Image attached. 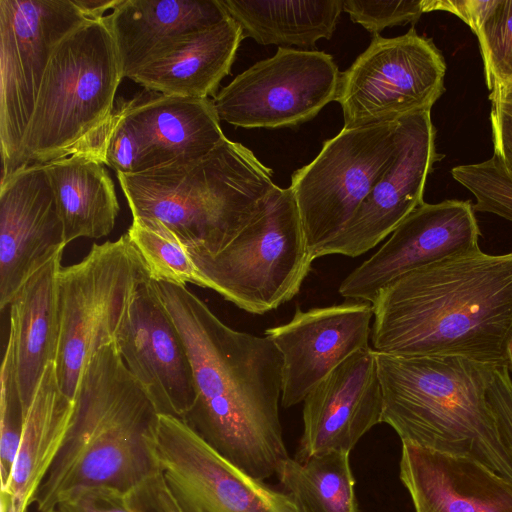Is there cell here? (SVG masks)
<instances>
[{"mask_svg":"<svg viewBox=\"0 0 512 512\" xmlns=\"http://www.w3.org/2000/svg\"><path fill=\"white\" fill-rule=\"evenodd\" d=\"M51 512H56V511H51Z\"/></svg>","mask_w":512,"mask_h":512,"instance_id":"obj_43","label":"cell"},{"mask_svg":"<svg viewBox=\"0 0 512 512\" xmlns=\"http://www.w3.org/2000/svg\"><path fill=\"white\" fill-rule=\"evenodd\" d=\"M0 381V482L3 491L12 474L26 416L9 338L1 364Z\"/></svg>","mask_w":512,"mask_h":512,"instance_id":"obj_32","label":"cell"},{"mask_svg":"<svg viewBox=\"0 0 512 512\" xmlns=\"http://www.w3.org/2000/svg\"><path fill=\"white\" fill-rule=\"evenodd\" d=\"M132 512H183L158 469L125 493Z\"/></svg>","mask_w":512,"mask_h":512,"instance_id":"obj_35","label":"cell"},{"mask_svg":"<svg viewBox=\"0 0 512 512\" xmlns=\"http://www.w3.org/2000/svg\"><path fill=\"white\" fill-rule=\"evenodd\" d=\"M56 512H132L125 493L107 486L85 487L73 491L56 505Z\"/></svg>","mask_w":512,"mask_h":512,"instance_id":"obj_36","label":"cell"},{"mask_svg":"<svg viewBox=\"0 0 512 512\" xmlns=\"http://www.w3.org/2000/svg\"><path fill=\"white\" fill-rule=\"evenodd\" d=\"M373 305L366 301L297 307L291 320L268 328L282 357L281 405L303 402L334 368L360 349L370 347Z\"/></svg>","mask_w":512,"mask_h":512,"instance_id":"obj_17","label":"cell"},{"mask_svg":"<svg viewBox=\"0 0 512 512\" xmlns=\"http://www.w3.org/2000/svg\"><path fill=\"white\" fill-rule=\"evenodd\" d=\"M64 250L54 255L18 290L10 303L12 343L26 412L58 344V275Z\"/></svg>","mask_w":512,"mask_h":512,"instance_id":"obj_25","label":"cell"},{"mask_svg":"<svg viewBox=\"0 0 512 512\" xmlns=\"http://www.w3.org/2000/svg\"><path fill=\"white\" fill-rule=\"evenodd\" d=\"M276 475L301 512H357L349 452L288 457Z\"/></svg>","mask_w":512,"mask_h":512,"instance_id":"obj_28","label":"cell"},{"mask_svg":"<svg viewBox=\"0 0 512 512\" xmlns=\"http://www.w3.org/2000/svg\"><path fill=\"white\" fill-rule=\"evenodd\" d=\"M489 98L492 105L497 106L504 113L512 117V82L490 92Z\"/></svg>","mask_w":512,"mask_h":512,"instance_id":"obj_41","label":"cell"},{"mask_svg":"<svg viewBox=\"0 0 512 512\" xmlns=\"http://www.w3.org/2000/svg\"><path fill=\"white\" fill-rule=\"evenodd\" d=\"M400 479L415 512H512V482L468 457L402 443Z\"/></svg>","mask_w":512,"mask_h":512,"instance_id":"obj_20","label":"cell"},{"mask_svg":"<svg viewBox=\"0 0 512 512\" xmlns=\"http://www.w3.org/2000/svg\"><path fill=\"white\" fill-rule=\"evenodd\" d=\"M67 245L43 164L20 168L0 183V308Z\"/></svg>","mask_w":512,"mask_h":512,"instance_id":"obj_18","label":"cell"},{"mask_svg":"<svg viewBox=\"0 0 512 512\" xmlns=\"http://www.w3.org/2000/svg\"><path fill=\"white\" fill-rule=\"evenodd\" d=\"M122 79L103 18L68 33L45 71L24 136L21 168L82 152L110 119Z\"/></svg>","mask_w":512,"mask_h":512,"instance_id":"obj_6","label":"cell"},{"mask_svg":"<svg viewBox=\"0 0 512 512\" xmlns=\"http://www.w3.org/2000/svg\"><path fill=\"white\" fill-rule=\"evenodd\" d=\"M398 132L392 163L344 229L315 253V259L326 255L357 257L368 252L424 203L427 177L443 157L436 152L431 110L401 118Z\"/></svg>","mask_w":512,"mask_h":512,"instance_id":"obj_14","label":"cell"},{"mask_svg":"<svg viewBox=\"0 0 512 512\" xmlns=\"http://www.w3.org/2000/svg\"><path fill=\"white\" fill-rule=\"evenodd\" d=\"M126 234L139 252L151 280L202 287V277L187 247L168 230L149 221L133 219Z\"/></svg>","mask_w":512,"mask_h":512,"instance_id":"obj_29","label":"cell"},{"mask_svg":"<svg viewBox=\"0 0 512 512\" xmlns=\"http://www.w3.org/2000/svg\"><path fill=\"white\" fill-rule=\"evenodd\" d=\"M43 166L59 207L66 243L110 234L120 207L104 164L85 153H76Z\"/></svg>","mask_w":512,"mask_h":512,"instance_id":"obj_26","label":"cell"},{"mask_svg":"<svg viewBox=\"0 0 512 512\" xmlns=\"http://www.w3.org/2000/svg\"><path fill=\"white\" fill-rule=\"evenodd\" d=\"M470 201L418 206L366 261L340 284L339 294L373 303L379 291L412 270L480 249V228Z\"/></svg>","mask_w":512,"mask_h":512,"instance_id":"obj_15","label":"cell"},{"mask_svg":"<svg viewBox=\"0 0 512 512\" xmlns=\"http://www.w3.org/2000/svg\"><path fill=\"white\" fill-rule=\"evenodd\" d=\"M399 120L344 128L323 142L318 155L291 175L307 247L315 253L335 238L392 163Z\"/></svg>","mask_w":512,"mask_h":512,"instance_id":"obj_9","label":"cell"},{"mask_svg":"<svg viewBox=\"0 0 512 512\" xmlns=\"http://www.w3.org/2000/svg\"><path fill=\"white\" fill-rule=\"evenodd\" d=\"M496 0H426L427 11L442 10L455 14L477 34Z\"/></svg>","mask_w":512,"mask_h":512,"instance_id":"obj_38","label":"cell"},{"mask_svg":"<svg viewBox=\"0 0 512 512\" xmlns=\"http://www.w3.org/2000/svg\"><path fill=\"white\" fill-rule=\"evenodd\" d=\"M188 252L202 277V288L256 315L294 298L314 260L294 196L289 187L278 186L223 250L215 255Z\"/></svg>","mask_w":512,"mask_h":512,"instance_id":"obj_7","label":"cell"},{"mask_svg":"<svg viewBox=\"0 0 512 512\" xmlns=\"http://www.w3.org/2000/svg\"><path fill=\"white\" fill-rule=\"evenodd\" d=\"M376 359L382 422L402 443L471 458L512 482V451L486 397L495 367L460 357Z\"/></svg>","mask_w":512,"mask_h":512,"instance_id":"obj_4","label":"cell"},{"mask_svg":"<svg viewBox=\"0 0 512 512\" xmlns=\"http://www.w3.org/2000/svg\"><path fill=\"white\" fill-rule=\"evenodd\" d=\"M80 153L113 168L116 174L130 175L144 171V143L122 101L92 142Z\"/></svg>","mask_w":512,"mask_h":512,"instance_id":"obj_30","label":"cell"},{"mask_svg":"<svg viewBox=\"0 0 512 512\" xmlns=\"http://www.w3.org/2000/svg\"><path fill=\"white\" fill-rule=\"evenodd\" d=\"M241 27L243 38L261 45L314 48L330 39L343 11V0H219Z\"/></svg>","mask_w":512,"mask_h":512,"instance_id":"obj_27","label":"cell"},{"mask_svg":"<svg viewBox=\"0 0 512 512\" xmlns=\"http://www.w3.org/2000/svg\"><path fill=\"white\" fill-rule=\"evenodd\" d=\"M151 448L183 512H301L289 494L240 470L180 418L159 414Z\"/></svg>","mask_w":512,"mask_h":512,"instance_id":"obj_13","label":"cell"},{"mask_svg":"<svg viewBox=\"0 0 512 512\" xmlns=\"http://www.w3.org/2000/svg\"><path fill=\"white\" fill-rule=\"evenodd\" d=\"M372 305L377 353L509 366L512 252L480 248L412 270L383 287Z\"/></svg>","mask_w":512,"mask_h":512,"instance_id":"obj_2","label":"cell"},{"mask_svg":"<svg viewBox=\"0 0 512 512\" xmlns=\"http://www.w3.org/2000/svg\"><path fill=\"white\" fill-rule=\"evenodd\" d=\"M122 103L144 143V171L173 162L199 160L226 137L210 98L146 90Z\"/></svg>","mask_w":512,"mask_h":512,"instance_id":"obj_22","label":"cell"},{"mask_svg":"<svg viewBox=\"0 0 512 512\" xmlns=\"http://www.w3.org/2000/svg\"><path fill=\"white\" fill-rule=\"evenodd\" d=\"M446 63L433 41L414 27L368 47L341 73L336 102L344 128L384 124L431 110L445 91Z\"/></svg>","mask_w":512,"mask_h":512,"instance_id":"obj_11","label":"cell"},{"mask_svg":"<svg viewBox=\"0 0 512 512\" xmlns=\"http://www.w3.org/2000/svg\"><path fill=\"white\" fill-rule=\"evenodd\" d=\"M244 40L240 25L230 16L195 33L153 59L130 79L145 90L171 96L209 98L230 74Z\"/></svg>","mask_w":512,"mask_h":512,"instance_id":"obj_24","label":"cell"},{"mask_svg":"<svg viewBox=\"0 0 512 512\" xmlns=\"http://www.w3.org/2000/svg\"><path fill=\"white\" fill-rule=\"evenodd\" d=\"M493 149L512 170V117L492 105L490 113Z\"/></svg>","mask_w":512,"mask_h":512,"instance_id":"obj_39","label":"cell"},{"mask_svg":"<svg viewBox=\"0 0 512 512\" xmlns=\"http://www.w3.org/2000/svg\"><path fill=\"white\" fill-rule=\"evenodd\" d=\"M150 279L127 234L93 244L58 275V344L55 372L62 392L75 400L83 370L116 340L139 285Z\"/></svg>","mask_w":512,"mask_h":512,"instance_id":"obj_8","label":"cell"},{"mask_svg":"<svg viewBox=\"0 0 512 512\" xmlns=\"http://www.w3.org/2000/svg\"><path fill=\"white\" fill-rule=\"evenodd\" d=\"M476 36L493 92L512 82V0H496Z\"/></svg>","mask_w":512,"mask_h":512,"instance_id":"obj_33","label":"cell"},{"mask_svg":"<svg viewBox=\"0 0 512 512\" xmlns=\"http://www.w3.org/2000/svg\"><path fill=\"white\" fill-rule=\"evenodd\" d=\"M64 444L38 488L37 512L81 488L107 486L126 493L158 470L151 448L159 413L132 376L115 342L85 366Z\"/></svg>","mask_w":512,"mask_h":512,"instance_id":"obj_3","label":"cell"},{"mask_svg":"<svg viewBox=\"0 0 512 512\" xmlns=\"http://www.w3.org/2000/svg\"><path fill=\"white\" fill-rule=\"evenodd\" d=\"M341 73L330 54L278 47L214 97L220 120L246 129L295 127L336 101Z\"/></svg>","mask_w":512,"mask_h":512,"instance_id":"obj_12","label":"cell"},{"mask_svg":"<svg viewBox=\"0 0 512 512\" xmlns=\"http://www.w3.org/2000/svg\"><path fill=\"white\" fill-rule=\"evenodd\" d=\"M74 411L75 401L60 389L52 362L27 409L12 474L7 488L1 491L0 512H29L64 444Z\"/></svg>","mask_w":512,"mask_h":512,"instance_id":"obj_23","label":"cell"},{"mask_svg":"<svg viewBox=\"0 0 512 512\" xmlns=\"http://www.w3.org/2000/svg\"><path fill=\"white\" fill-rule=\"evenodd\" d=\"M229 15L219 0H122L103 17L123 78Z\"/></svg>","mask_w":512,"mask_h":512,"instance_id":"obj_21","label":"cell"},{"mask_svg":"<svg viewBox=\"0 0 512 512\" xmlns=\"http://www.w3.org/2000/svg\"><path fill=\"white\" fill-rule=\"evenodd\" d=\"M122 0H72V2L89 18L99 20L104 13L114 10Z\"/></svg>","mask_w":512,"mask_h":512,"instance_id":"obj_40","label":"cell"},{"mask_svg":"<svg viewBox=\"0 0 512 512\" xmlns=\"http://www.w3.org/2000/svg\"><path fill=\"white\" fill-rule=\"evenodd\" d=\"M451 174L475 196L474 211L512 222V170L498 152L483 162L456 166Z\"/></svg>","mask_w":512,"mask_h":512,"instance_id":"obj_31","label":"cell"},{"mask_svg":"<svg viewBox=\"0 0 512 512\" xmlns=\"http://www.w3.org/2000/svg\"><path fill=\"white\" fill-rule=\"evenodd\" d=\"M155 283L193 371L195 399L183 421L253 478L276 474L289 457L279 417V350L265 335L226 325L186 286Z\"/></svg>","mask_w":512,"mask_h":512,"instance_id":"obj_1","label":"cell"},{"mask_svg":"<svg viewBox=\"0 0 512 512\" xmlns=\"http://www.w3.org/2000/svg\"><path fill=\"white\" fill-rule=\"evenodd\" d=\"M115 344L158 413L183 420L195 399L193 371L182 336L153 280L137 288Z\"/></svg>","mask_w":512,"mask_h":512,"instance_id":"obj_16","label":"cell"},{"mask_svg":"<svg viewBox=\"0 0 512 512\" xmlns=\"http://www.w3.org/2000/svg\"><path fill=\"white\" fill-rule=\"evenodd\" d=\"M272 174L249 148L225 137L199 160L117 178L133 219L162 226L189 251L215 255L277 186Z\"/></svg>","mask_w":512,"mask_h":512,"instance_id":"obj_5","label":"cell"},{"mask_svg":"<svg viewBox=\"0 0 512 512\" xmlns=\"http://www.w3.org/2000/svg\"><path fill=\"white\" fill-rule=\"evenodd\" d=\"M383 396L376 352L353 353L318 383L303 401V434L295 457L349 452L382 422Z\"/></svg>","mask_w":512,"mask_h":512,"instance_id":"obj_19","label":"cell"},{"mask_svg":"<svg viewBox=\"0 0 512 512\" xmlns=\"http://www.w3.org/2000/svg\"><path fill=\"white\" fill-rule=\"evenodd\" d=\"M508 355H509V366L508 367H509L510 372H512V343L509 346Z\"/></svg>","mask_w":512,"mask_h":512,"instance_id":"obj_42","label":"cell"},{"mask_svg":"<svg viewBox=\"0 0 512 512\" xmlns=\"http://www.w3.org/2000/svg\"><path fill=\"white\" fill-rule=\"evenodd\" d=\"M508 366L492 371L486 397L503 442L512 451V378Z\"/></svg>","mask_w":512,"mask_h":512,"instance_id":"obj_37","label":"cell"},{"mask_svg":"<svg viewBox=\"0 0 512 512\" xmlns=\"http://www.w3.org/2000/svg\"><path fill=\"white\" fill-rule=\"evenodd\" d=\"M88 20L72 0H0V183L21 168L24 136L56 46Z\"/></svg>","mask_w":512,"mask_h":512,"instance_id":"obj_10","label":"cell"},{"mask_svg":"<svg viewBox=\"0 0 512 512\" xmlns=\"http://www.w3.org/2000/svg\"><path fill=\"white\" fill-rule=\"evenodd\" d=\"M343 11L373 36L387 27L415 23L428 12L426 0H343Z\"/></svg>","mask_w":512,"mask_h":512,"instance_id":"obj_34","label":"cell"}]
</instances>
